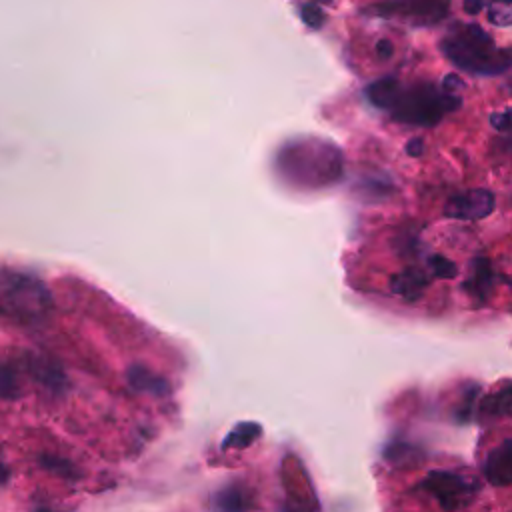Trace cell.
Wrapping results in <instances>:
<instances>
[{
	"label": "cell",
	"mask_w": 512,
	"mask_h": 512,
	"mask_svg": "<svg viewBox=\"0 0 512 512\" xmlns=\"http://www.w3.org/2000/svg\"><path fill=\"white\" fill-rule=\"evenodd\" d=\"M368 100L390 114L400 124L436 126L446 114L462 106V98L432 82L404 84L394 76H384L366 88Z\"/></svg>",
	"instance_id": "obj_1"
},
{
	"label": "cell",
	"mask_w": 512,
	"mask_h": 512,
	"mask_svg": "<svg viewBox=\"0 0 512 512\" xmlns=\"http://www.w3.org/2000/svg\"><path fill=\"white\" fill-rule=\"evenodd\" d=\"M440 50L454 66L470 74L496 76L512 66L510 52L498 48L478 24H454L440 40Z\"/></svg>",
	"instance_id": "obj_2"
},
{
	"label": "cell",
	"mask_w": 512,
	"mask_h": 512,
	"mask_svg": "<svg viewBox=\"0 0 512 512\" xmlns=\"http://www.w3.org/2000/svg\"><path fill=\"white\" fill-rule=\"evenodd\" d=\"M52 296L42 280L26 272L4 270L2 274V314L18 324H38L48 318Z\"/></svg>",
	"instance_id": "obj_3"
},
{
	"label": "cell",
	"mask_w": 512,
	"mask_h": 512,
	"mask_svg": "<svg viewBox=\"0 0 512 512\" xmlns=\"http://www.w3.org/2000/svg\"><path fill=\"white\" fill-rule=\"evenodd\" d=\"M450 0H384L366 6V16L402 20L414 26H430L446 18Z\"/></svg>",
	"instance_id": "obj_4"
},
{
	"label": "cell",
	"mask_w": 512,
	"mask_h": 512,
	"mask_svg": "<svg viewBox=\"0 0 512 512\" xmlns=\"http://www.w3.org/2000/svg\"><path fill=\"white\" fill-rule=\"evenodd\" d=\"M420 488L434 496L444 510H458L468 506L478 492V486L460 474L448 470H432L422 480Z\"/></svg>",
	"instance_id": "obj_5"
},
{
	"label": "cell",
	"mask_w": 512,
	"mask_h": 512,
	"mask_svg": "<svg viewBox=\"0 0 512 512\" xmlns=\"http://www.w3.org/2000/svg\"><path fill=\"white\" fill-rule=\"evenodd\" d=\"M496 208V196L488 188H474L452 196L444 206V216L454 220H482Z\"/></svg>",
	"instance_id": "obj_6"
},
{
	"label": "cell",
	"mask_w": 512,
	"mask_h": 512,
	"mask_svg": "<svg viewBox=\"0 0 512 512\" xmlns=\"http://www.w3.org/2000/svg\"><path fill=\"white\" fill-rule=\"evenodd\" d=\"M482 474L496 488L512 484V438L502 440L486 454Z\"/></svg>",
	"instance_id": "obj_7"
},
{
	"label": "cell",
	"mask_w": 512,
	"mask_h": 512,
	"mask_svg": "<svg viewBox=\"0 0 512 512\" xmlns=\"http://www.w3.org/2000/svg\"><path fill=\"white\" fill-rule=\"evenodd\" d=\"M462 288L476 298L478 302H486L494 290V270L488 258L478 256L470 264V278L462 284Z\"/></svg>",
	"instance_id": "obj_8"
},
{
	"label": "cell",
	"mask_w": 512,
	"mask_h": 512,
	"mask_svg": "<svg viewBox=\"0 0 512 512\" xmlns=\"http://www.w3.org/2000/svg\"><path fill=\"white\" fill-rule=\"evenodd\" d=\"M26 370L34 376V380H38L44 388H48L50 392H64L66 388V376L64 372L52 364L48 358H42V356H26Z\"/></svg>",
	"instance_id": "obj_9"
},
{
	"label": "cell",
	"mask_w": 512,
	"mask_h": 512,
	"mask_svg": "<svg viewBox=\"0 0 512 512\" xmlns=\"http://www.w3.org/2000/svg\"><path fill=\"white\" fill-rule=\"evenodd\" d=\"M128 384L134 392L138 394H150V396H166L170 392V386L168 382L154 374L152 370L140 366V364H134L128 368Z\"/></svg>",
	"instance_id": "obj_10"
},
{
	"label": "cell",
	"mask_w": 512,
	"mask_h": 512,
	"mask_svg": "<svg viewBox=\"0 0 512 512\" xmlns=\"http://www.w3.org/2000/svg\"><path fill=\"white\" fill-rule=\"evenodd\" d=\"M428 284H430V278L426 276L424 270H418V268H408V270L396 274L390 282L392 292L402 296L408 302L418 300Z\"/></svg>",
	"instance_id": "obj_11"
},
{
	"label": "cell",
	"mask_w": 512,
	"mask_h": 512,
	"mask_svg": "<svg viewBox=\"0 0 512 512\" xmlns=\"http://www.w3.org/2000/svg\"><path fill=\"white\" fill-rule=\"evenodd\" d=\"M480 410L488 416H510L512 418V384L500 386L494 394L480 402Z\"/></svg>",
	"instance_id": "obj_12"
},
{
	"label": "cell",
	"mask_w": 512,
	"mask_h": 512,
	"mask_svg": "<svg viewBox=\"0 0 512 512\" xmlns=\"http://www.w3.org/2000/svg\"><path fill=\"white\" fill-rule=\"evenodd\" d=\"M248 496L244 494V490L240 486H228L224 488L218 496H216V506L224 508V510H240V508H248L250 502L246 500Z\"/></svg>",
	"instance_id": "obj_13"
},
{
	"label": "cell",
	"mask_w": 512,
	"mask_h": 512,
	"mask_svg": "<svg viewBox=\"0 0 512 512\" xmlns=\"http://www.w3.org/2000/svg\"><path fill=\"white\" fill-rule=\"evenodd\" d=\"M258 430L260 426L258 424H250V422H244L240 426H236L230 436L224 440V446H236V448H246L254 442V438L258 436Z\"/></svg>",
	"instance_id": "obj_14"
},
{
	"label": "cell",
	"mask_w": 512,
	"mask_h": 512,
	"mask_svg": "<svg viewBox=\"0 0 512 512\" xmlns=\"http://www.w3.org/2000/svg\"><path fill=\"white\" fill-rule=\"evenodd\" d=\"M486 14L496 26H512V0H490Z\"/></svg>",
	"instance_id": "obj_15"
},
{
	"label": "cell",
	"mask_w": 512,
	"mask_h": 512,
	"mask_svg": "<svg viewBox=\"0 0 512 512\" xmlns=\"http://www.w3.org/2000/svg\"><path fill=\"white\" fill-rule=\"evenodd\" d=\"M428 268L436 278H454L458 274V266L440 254H434L428 258Z\"/></svg>",
	"instance_id": "obj_16"
},
{
	"label": "cell",
	"mask_w": 512,
	"mask_h": 512,
	"mask_svg": "<svg viewBox=\"0 0 512 512\" xmlns=\"http://www.w3.org/2000/svg\"><path fill=\"white\" fill-rule=\"evenodd\" d=\"M322 2L320 0H310L308 4H304L302 8V18L306 20V24H310L312 28L322 26L324 22V14H322Z\"/></svg>",
	"instance_id": "obj_17"
},
{
	"label": "cell",
	"mask_w": 512,
	"mask_h": 512,
	"mask_svg": "<svg viewBox=\"0 0 512 512\" xmlns=\"http://www.w3.org/2000/svg\"><path fill=\"white\" fill-rule=\"evenodd\" d=\"M488 120H490L492 128H496L498 132H512V108L492 112Z\"/></svg>",
	"instance_id": "obj_18"
},
{
	"label": "cell",
	"mask_w": 512,
	"mask_h": 512,
	"mask_svg": "<svg viewBox=\"0 0 512 512\" xmlns=\"http://www.w3.org/2000/svg\"><path fill=\"white\" fill-rule=\"evenodd\" d=\"M10 388L16 390L18 394V384H16V370L10 364H4L2 368V396L8 400L10 396Z\"/></svg>",
	"instance_id": "obj_19"
},
{
	"label": "cell",
	"mask_w": 512,
	"mask_h": 512,
	"mask_svg": "<svg viewBox=\"0 0 512 512\" xmlns=\"http://www.w3.org/2000/svg\"><path fill=\"white\" fill-rule=\"evenodd\" d=\"M442 86H444L448 92L458 94V92L464 88V82H462L456 74H448V76L442 80Z\"/></svg>",
	"instance_id": "obj_20"
},
{
	"label": "cell",
	"mask_w": 512,
	"mask_h": 512,
	"mask_svg": "<svg viewBox=\"0 0 512 512\" xmlns=\"http://www.w3.org/2000/svg\"><path fill=\"white\" fill-rule=\"evenodd\" d=\"M490 0H464V10L468 14H478L480 10H484L488 6Z\"/></svg>",
	"instance_id": "obj_21"
},
{
	"label": "cell",
	"mask_w": 512,
	"mask_h": 512,
	"mask_svg": "<svg viewBox=\"0 0 512 512\" xmlns=\"http://www.w3.org/2000/svg\"><path fill=\"white\" fill-rule=\"evenodd\" d=\"M422 150H424L422 138H412V140L408 142V146H406V152H408L410 156H420Z\"/></svg>",
	"instance_id": "obj_22"
},
{
	"label": "cell",
	"mask_w": 512,
	"mask_h": 512,
	"mask_svg": "<svg viewBox=\"0 0 512 512\" xmlns=\"http://www.w3.org/2000/svg\"><path fill=\"white\" fill-rule=\"evenodd\" d=\"M376 50H378V54H380V56L388 58V56L392 54V44H390L388 40H380V42L376 44Z\"/></svg>",
	"instance_id": "obj_23"
},
{
	"label": "cell",
	"mask_w": 512,
	"mask_h": 512,
	"mask_svg": "<svg viewBox=\"0 0 512 512\" xmlns=\"http://www.w3.org/2000/svg\"><path fill=\"white\" fill-rule=\"evenodd\" d=\"M506 282H508V286H510V290H512V278H508Z\"/></svg>",
	"instance_id": "obj_24"
}]
</instances>
